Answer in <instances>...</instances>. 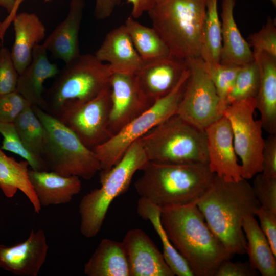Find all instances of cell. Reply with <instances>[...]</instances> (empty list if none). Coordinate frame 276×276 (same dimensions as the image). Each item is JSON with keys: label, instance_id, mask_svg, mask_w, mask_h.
<instances>
[{"label": "cell", "instance_id": "obj_7", "mask_svg": "<svg viewBox=\"0 0 276 276\" xmlns=\"http://www.w3.org/2000/svg\"><path fill=\"white\" fill-rule=\"evenodd\" d=\"M44 129L40 157L49 171L63 176H76L86 180L101 171L93 150L56 117L37 106H32Z\"/></svg>", "mask_w": 276, "mask_h": 276}, {"label": "cell", "instance_id": "obj_9", "mask_svg": "<svg viewBox=\"0 0 276 276\" xmlns=\"http://www.w3.org/2000/svg\"><path fill=\"white\" fill-rule=\"evenodd\" d=\"M189 75L188 68L171 91L156 100L116 134L93 149L100 163L101 171L110 170L120 161L132 144L158 124L177 113Z\"/></svg>", "mask_w": 276, "mask_h": 276}, {"label": "cell", "instance_id": "obj_21", "mask_svg": "<svg viewBox=\"0 0 276 276\" xmlns=\"http://www.w3.org/2000/svg\"><path fill=\"white\" fill-rule=\"evenodd\" d=\"M28 175L41 206L66 204L81 190V180L76 176L32 169Z\"/></svg>", "mask_w": 276, "mask_h": 276}, {"label": "cell", "instance_id": "obj_44", "mask_svg": "<svg viewBox=\"0 0 276 276\" xmlns=\"http://www.w3.org/2000/svg\"><path fill=\"white\" fill-rule=\"evenodd\" d=\"M157 0H127L132 5L131 16L135 18L141 17L147 12Z\"/></svg>", "mask_w": 276, "mask_h": 276}, {"label": "cell", "instance_id": "obj_11", "mask_svg": "<svg viewBox=\"0 0 276 276\" xmlns=\"http://www.w3.org/2000/svg\"><path fill=\"white\" fill-rule=\"evenodd\" d=\"M186 61L189 75L177 114L204 130L223 116V112L205 62L200 57Z\"/></svg>", "mask_w": 276, "mask_h": 276}, {"label": "cell", "instance_id": "obj_39", "mask_svg": "<svg viewBox=\"0 0 276 276\" xmlns=\"http://www.w3.org/2000/svg\"><path fill=\"white\" fill-rule=\"evenodd\" d=\"M255 216L259 218V226L276 256V214L260 206L256 210Z\"/></svg>", "mask_w": 276, "mask_h": 276}, {"label": "cell", "instance_id": "obj_5", "mask_svg": "<svg viewBox=\"0 0 276 276\" xmlns=\"http://www.w3.org/2000/svg\"><path fill=\"white\" fill-rule=\"evenodd\" d=\"M148 162L138 140L116 165L107 171H100L101 187L84 195L79 204L80 230L83 236L91 238L98 235L112 202L127 191L134 174Z\"/></svg>", "mask_w": 276, "mask_h": 276}, {"label": "cell", "instance_id": "obj_4", "mask_svg": "<svg viewBox=\"0 0 276 276\" xmlns=\"http://www.w3.org/2000/svg\"><path fill=\"white\" fill-rule=\"evenodd\" d=\"M207 0H157L147 12L171 55L199 57Z\"/></svg>", "mask_w": 276, "mask_h": 276}, {"label": "cell", "instance_id": "obj_19", "mask_svg": "<svg viewBox=\"0 0 276 276\" xmlns=\"http://www.w3.org/2000/svg\"><path fill=\"white\" fill-rule=\"evenodd\" d=\"M59 72L57 65L49 61L47 51L42 44H37L33 49L31 63L19 75L15 91L32 106L45 111L44 83Z\"/></svg>", "mask_w": 276, "mask_h": 276}, {"label": "cell", "instance_id": "obj_8", "mask_svg": "<svg viewBox=\"0 0 276 276\" xmlns=\"http://www.w3.org/2000/svg\"><path fill=\"white\" fill-rule=\"evenodd\" d=\"M148 161L171 164H208L205 131L177 113L139 139Z\"/></svg>", "mask_w": 276, "mask_h": 276}, {"label": "cell", "instance_id": "obj_2", "mask_svg": "<svg viewBox=\"0 0 276 276\" xmlns=\"http://www.w3.org/2000/svg\"><path fill=\"white\" fill-rule=\"evenodd\" d=\"M160 220L194 276H215L220 265L232 257L209 227L196 202L161 208Z\"/></svg>", "mask_w": 276, "mask_h": 276}, {"label": "cell", "instance_id": "obj_23", "mask_svg": "<svg viewBox=\"0 0 276 276\" xmlns=\"http://www.w3.org/2000/svg\"><path fill=\"white\" fill-rule=\"evenodd\" d=\"M12 22L15 38L10 51L15 66L20 74L31 62L33 50L45 36V28L35 13H17Z\"/></svg>", "mask_w": 276, "mask_h": 276}, {"label": "cell", "instance_id": "obj_1", "mask_svg": "<svg viewBox=\"0 0 276 276\" xmlns=\"http://www.w3.org/2000/svg\"><path fill=\"white\" fill-rule=\"evenodd\" d=\"M196 203L226 249L233 255L246 254L242 222L247 216H255L260 206L247 180H229L215 174Z\"/></svg>", "mask_w": 276, "mask_h": 276}, {"label": "cell", "instance_id": "obj_29", "mask_svg": "<svg viewBox=\"0 0 276 276\" xmlns=\"http://www.w3.org/2000/svg\"><path fill=\"white\" fill-rule=\"evenodd\" d=\"M124 25L135 50L144 62L171 55L168 45L153 27L140 24L131 16L126 19Z\"/></svg>", "mask_w": 276, "mask_h": 276}, {"label": "cell", "instance_id": "obj_38", "mask_svg": "<svg viewBox=\"0 0 276 276\" xmlns=\"http://www.w3.org/2000/svg\"><path fill=\"white\" fill-rule=\"evenodd\" d=\"M28 103L16 91L0 95V123H13Z\"/></svg>", "mask_w": 276, "mask_h": 276}, {"label": "cell", "instance_id": "obj_32", "mask_svg": "<svg viewBox=\"0 0 276 276\" xmlns=\"http://www.w3.org/2000/svg\"><path fill=\"white\" fill-rule=\"evenodd\" d=\"M259 82V70L255 60L241 66L227 97V106L234 102L255 98Z\"/></svg>", "mask_w": 276, "mask_h": 276}, {"label": "cell", "instance_id": "obj_28", "mask_svg": "<svg viewBox=\"0 0 276 276\" xmlns=\"http://www.w3.org/2000/svg\"><path fill=\"white\" fill-rule=\"evenodd\" d=\"M161 208L147 199L140 197L137 212L143 219L148 220L158 235L163 246L164 259L175 275L194 276L186 260L172 244L160 220Z\"/></svg>", "mask_w": 276, "mask_h": 276}, {"label": "cell", "instance_id": "obj_37", "mask_svg": "<svg viewBox=\"0 0 276 276\" xmlns=\"http://www.w3.org/2000/svg\"><path fill=\"white\" fill-rule=\"evenodd\" d=\"M19 74L6 48L0 49V95L16 90Z\"/></svg>", "mask_w": 276, "mask_h": 276}, {"label": "cell", "instance_id": "obj_18", "mask_svg": "<svg viewBox=\"0 0 276 276\" xmlns=\"http://www.w3.org/2000/svg\"><path fill=\"white\" fill-rule=\"evenodd\" d=\"M94 55L100 61L108 62L112 74L135 75L144 63L124 25L106 35Z\"/></svg>", "mask_w": 276, "mask_h": 276}, {"label": "cell", "instance_id": "obj_36", "mask_svg": "<svg viewBox=\"0 0 276 276\" xmlns=\"http://www.w3.org/2000/svg\"><path fill=\"white\" fill-rule=\"evenodd\" d=\"M254 177L251 186L260 206L276 214V178L264 177L261 173Z\"/></svg>", "mask_w": 276, "mask_h": 276}, {"label": "cell", "instance_id": "obj_17", "mask_svg": "<svg viewBox=\"0 0 276 276\" xmlns=\"http://www.w3.org/2000/svg\"><path fill=\"white\" fill-rule=\"evenodd\" d=\"M188 68L186 59L171 55L166 58L144 62L135 76L143 94L154 102L173 89Z\"/></svg>", "mask_w": 276, "mask_h": 276}, {"label": "cell", "instance_id": "obj_15", "mask_svg": "<svg viewBox=\"0 0 276 276\" xmlns=\"http://www.w3.org/2000/svg\"><path fill=\"white\" fill-rule=\"evenodd\" d=\"M49 248L44 231L32 229L21 243L10 246L0 244V268L18 276H37Z\"/></svg>", "mask_w": 276, "mask_h": 276}, {"label": "cell", "instance_id": "obj_6", "mask_svg": "<svg viewBox=\"0 0 276 276\" xmlns=\"http://www.w3.org/2000/svg\"><path fill=\"white\" fill-rule=\"evenodd\" d=\"M109 64L95 55L80 54L65 64L44 93L45 111L57 118L68 108L89 101L110 86Z\"/></svg>", "mask_w": 276, "mask_h": 276}, {"label": "cell", "instance_id": "obj_16", "mask_svg": "<svg viewBox=\"0 0 276 276\" xmlns=\"http://www.w3.org/2000/svg\"><path fill=\"white\" fill-rule=\"evenodd\" d=\"M122 242L128 260L130 276L175 275L163 253L143 230H129Z\"/></svg>", "mask_w": 276, "mask_h": 276}, {"label": "cell", "instance_id": "obj_31", "mask_svg": "<svg viewBox=\"0 0 276 276\" xmlns=\"http://www.w3.org/2000/svg\"><path fill=\"white\" fill-rule=\"evenodd\" d=\"M13 124L25 148L42 162L40 154L44 138V129L29 103L16 117Z\"/></svg>", "mask_w": 276, "mask_h": 276}, {"label": "cell", "instance_id": "obj_43", "mask_svg": "<svg viewBox=\"0 0 276 276\" xmlns=\"http://www.w3.org/2000/svg\"><path fill=\"white\" fill-rule=\"evenodd\" d=\"M16 0H0V6L4 8L9 15L0 22V39L3 41L6 30L12 22Z\"/></svg>", "mask_w": 276, "mask_h": 276}, {"label": "cell", "instance_id": "obj_35", "mask_svg": "<svg viewBox=\"0 0 276 276\" xmlns=\"http://www.w3.org/2000/svg\"><path fill=\"white\" fill-rule=\"evenodd\" d=\"M247 42L253 52H265L276 57V27L270 17L258 31L250 34Z\"/></svg>", "mask_w": 276, "mask_h": 276}, {"label": "cell", "instance_id": "obj_41", "mask_svg": "<svg viewBox=\"0 0 276 276\" xmlns=\"http://www.w3.org/2000/svg\"><path fill=\"white\" fill-rule=\"evenodd\" d=\"M258 271L250 266L248 261L232 262L228 259L223 262L218 268L215 276H256Z\"/></svg>", "mask_w": 276, "mask_h": 276}, {"label": "cell", "instance_id": "obj_40", "mask_svg": "<svg viewBox=\"0 0 276 276\" xmlns=\"http://www.w3.org/2000/svg\"><path fill=\"white\" fill-rule=\"evenodd\" d=\"M261 173L264 177L276 178V134H269L264 139Z\"/></svg>", "mask_w": 276, "mask_h": 276}, {"label": "cell", "instance_id": "obj_42", "mask_svg": "<svg viewBox=\"0 0 276 276\" xmlns=\"http://www.w3.org/2000/svg\"><path fill=\"white\" fill-rule=\"evenodd\" d=\"M24 0H16L14 13L16 14ZM122 0H95L94 15L98 19H104L109 17Z\"/></svg>", "mask_w": 276, "mask_h": 276}, {"label": "cell", "instance_id": "obj_22", "mask_svg": "<svg viewBox=\"0 0 276 276\" xmlns=\"http://www.w3.org/2000/svg\"><path fill=\"white\" fill-rule=\"evenodd\" d=\"M260 73V82L255 98L263 129L276 134V57L265 52H253Z\"/></svg>", "mask_w": 276, "mask_h": 276}, {"label": "cell", "instance_id": "obj_12", "mask_svg": "<svg viewBox=\"0 0 276 276\" xmlns=\"http://www.w3.org/2000/svg\"><path fill=\"white\" fill-rule=\"evenodd\" d=\"M110 106L109 86L94 98L65 110L56 118L93 150L111 137L108 129Z\"/></svg>", "mask_w": 276, "mask_h": 276}, {"label": "cell", "instance_id": "obj_13", "mask_svg": "<svg viewBox=\"0 0 276 276\" xmlns=\"http://www.w3.org/2000/svg\"><path fill=\"white\" fill-rule=\"evenodd\" d=\"M110 106L108 129L111 136L154 102L140 89L135 75L113 73L110 80Z\"/></svg>", "mask_w": 276, "mask_h": 276}, {"label": "cell", "instance_id": "obj_24", "mask_svg": "<svg viewBox=\"0 0 276 276\" xmlns=\"http://www.w3.org/2000/svg\"><path fill=\"white\" fill-rule=\"evenodd\" d=\"M236 0H222L221 17L222 47L220 63L242 66L254 60L252 51L242 36L234 16Z\"/></svg>", "mask_w": 276, "mask_h": 276}, {"label": "cell", "instance_id": "obj_34", "mask_svg": "<svg viewBox=\"0 0 276 276\" xmlns=\"http://www.w3.org/2000/svg\"><path fill=\"white\" fill-rule=\"evenodd\" d=\"M205 64L219 97L220 106L223 114L227 107V97L234 85L241 66L220 63L210 65Z\"/></svg>", "mask_w": 276, "mask_h": 276}, {"label": "cell", "instance_id": "obj_45", "mask_svg": "<svg viewBox=\"0 0 276 276\" xmlns=\"http://www.w3.org/2000/svg\"><path fill=\"white\" fill-rule=\"evenodd\" d=\"M270 1L274 6H276V0H269Z\"/></svg>", "mask_w": 276, "mask_h": 276}, {"label": "cell", "instance_id": "obj_26", "mask_svg": "<svg viewBox=\"0 0 276 276\" xmlns=\"http://www.w3.org/2000/svg\"><path fill=\"white\" fill-rule=\"evenodd\" d=\"M29 166L26 160L18 162L0 148V189L9 198L19 190L28 198L35 213L39 214L41 206L29 180Z\"/></svg>", "mask_w": 276, "mask_h": 276}, {"label": "cell", "instance_id": "obj_14", "mask_svg": "<svg viewBox=\"0 0 276 276\" xmlns=\"http://www.w3.org/2000/svg\"><path fill=\"white\" fill-rule=\"evenodd\" d=\"M208 166L212 172L229 180L242 179V169L236 153L232 128L224 116L204 129Z\"/></svg>", "mask_w": 276, "mask_h": 276}, {"label": "cell", "instance_id": "obj_33", "mask_svg": "<svg viewBox=\"0 0 276 276\" xmlns=\"http://www.w3.org/2000/svg\"><path fill=\"white\" fill-rule=\"evenodd\" d=\"M0 134L3 137L2 149L15 153L26 160L31 169L49 171L43 163L24 146L13 123H0Z\"/></svg>", "mask_w": 276, "mask_h": 276}, {"label": "cell", "instance_id": "obj_27", "mask_svg": "<svg viewBox=\"0 0 276 276\" xmlns=\"http://www.w3.org/2000/svg\"><path fill=\"white\" fill-rule=\"evenodd\" d=\"M242 228L246 240V253L251 267L262 276H275L276 256L255 216L243 219Z\"/></svg>", "mask_w": 276, "mask_h": 276}, {"label": "cell", "instance_id": "obj_30", "mask_svg": "<svg viewBox=\"0 0 276 276\" xmlns=\"http://www.w3.org/2000/svg\"><path fill=\"white\" fill-rule=\"evenodd\" d=\"M218 0H207L203 25L200 57L208 65L220 63L222 47L221 22L217 9Z\"/></svg>", "mask_w": 276, "mask_h": 276}, {"label": "cell", "instance_id": "obj_25", "mask_svg": "<svg viewBox=\"0 0 276 276\" xmlns=\"http://www.w3.org/2000/svg\"><path fill=\"white\" fill-rule=\"evenodd\" d=\"M88 276H130L127 256L122 242L102 239L84 264Z\"/></svg>", "mask_w": 276, "mask_h": 276}, {"label": "cell", "instance_id": "obj_10", "mask_svg": "<svg viewBox=\"0 0 276 276\" xmlns=\"http://www.w3.org/2000/svg\"><path fill=\"white\" fill-rule=\"evenodd\" d=\"M255 98L229 104L223 112L233 133L236 153L241 160L242 177L249 180L262 170L264 139L262 126L254 118Z\"/></svg>", "mask_w": 276, "mask_h": 276}, {"label": "cell", "instance_id": "obj_20", "mask_svg": "<svg viewBox=\"0 0 276 276\" xmlns=\"http://www.w3.org/2000/svg\"><path fill=\"white\" fill-rule=\"evenodd\" d=\"M84 7V0H71L66 17L42 44L47 51L65 64L80 55L78 34Z\"/></svg>", "mask_w": 276, "mask_h": 276}, {"label": "cell", "instance_id": "obj_3", "mask_svg": "<svg viewBox=\"0 0 276 276\" xmlns=\"http://www.w3.org/2000/svg\"><path fill=\"white\" fill-rule=\"evenodd\" d=\"M134 187L142 197L164 208L196 202L215 174L208 164H171L148 161Z\"/></svg>", "mask_w": 276, "mask_h": 276}]
</instances>
